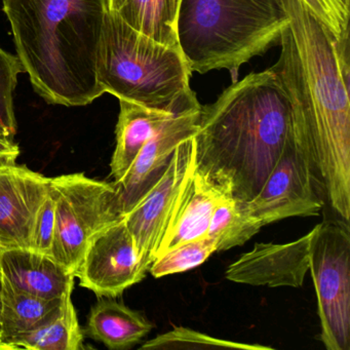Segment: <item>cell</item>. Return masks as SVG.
<instances>
[{
	"mask_svg": "<svg viewBox=\"0 0 350 350\" xmlns=\"http://www.w3.org/2000/svg\"><path fill=\"white\" fill-rule=\"evenodd\" d=\"M280 3L288 23L271 70L288 98L295 142L315 183L349 222V36L336 40L302 0Z\"/></svg>",
	"mask_w": 350,
	"mask_h": 350,
	"instance_id": "obj_1",
	"label": "cell"
},
{
	"mask_svg": "<svg viewBox=\"0 0 350 350\" xmlns=\"http://www.w3.org/2000/svg\"><path fill=\"white\" fill-rule=\"evenodd\" d=\"M293 134L290 104L271 68L251 73L202 106L196 169L231 198L257 196Z\"/></svg>",
	"mask_w": 350,
	"mask_h": 350,
	"instance_id": "obj_2",
	"label": "cell"
},
{
	"mask_svg": "<svg viewBox=\"0 0 350 350\" xmlns=\"http://www.w3.org/2000/svg\"><path fill=\"white\" fill-rule=\"evenodd\" d=\"M16 52L46 103L89 105L103 95L97 60L107 0H3Z\"/></svg>",
	"mask_w": 350,
	"mask_h": 350,
	"instance_id": "obj_3",
	"label": "cell"
},
{
	"mask_svg": "<svg viewBox=\"0 0 350 350\" xmlns=\"http://www.w3.org/2000/svg\"><path fill=\"white\" fill-rule=\"evenodd\" d=\"M288 19L280 0H183L178 42L191 72L228 70L280 44Z\"/></svg>",
	"mask_w": 350,
	"mask_h": 350,
	"instance_id": "obj_4",
	"label": "cell"
},
{
	"mask_svg": "<svg viewBox=\"0 0 350 350\" xmlns=\"http://www.w3.org/2000/svg\"><path fill=\"white\" fill-rule=\"evenodd\" d=\"M104 93L148 107L169 108L189 92L192 72L181 49L151 40L108 10L97 60Z\"/></svg>",
	"mask_w": 350,
	"mask_h": 350,
	"instance_id": "obj_5",
	"label": "cell"
},
{
	"mask_svg": "<svg viewBox=\"0 0 350 350\" xmlns=\"http://www.w3.org/2000/svg\"><path fill=\"white\" fill-rule=\"evenodd\" d=\"M50 190L56 202L50 255L75 274L94 237L124 218L120 193L116 184L81 173L51 178Z\"/></svg>",
	"mask_w": 350,
	"mask_h": 350,
	"instance_id": "obj_6",
	"label": "cell"
},
{
	"mask_svg": "<svg viewBox=\"0 0 350 350\" xmlns=\"http://www.w3.org/2000/svg\"><path fill=\"white\" fill-rule=\"evenodd\" d=\"M310 266L327 350L350 349V230L348 221L327 219L314 227Z\"/></svg>",
	"mask_w": 350,
	"mask_h": 350,
	"instance_id": "obj_7",
	"label": "cell"
},
{
	"mask_svg": "<svg viewBox=\"0 0 350 350\" xmlns=\"http://www.w3.org/2000/svg\"><path fill=\"white\" fill-rule=\"evenodd\" d=\"M245 206L262 226L291 217L317 216L321 212L323 200L308 159L295 142L294 133L261 190Z\"/></svg>",
	"mask_w": 350,
	"mask_h": 350,
	"instance_id": "obj_8",
	"label": "cell"
},
{
	"mask_svg": "<svg viewBox=\"0 0 350 350\" xmlns=\"http://www.w3.org/2000/svg\"><path fill=\"white\" fill-rule=\"evenodd\" d=\"M200 105L192 92L145 143L126 175L116 182L124 215L130 212L167 171L176 148L196 134Z\"/></svg>",
	"mask_w": 350,
	"mask_h": 350,
	"instance_id": "obj_9",
	"label": "cell"
},
{
	"mask_svg": "<svg viewBox=\"0 0 350 350\" xmlns=\"http://www.w3.org/2000/svg\"><path fill=\"white\" fill-rule=\"evenodd\" d=\"M147 272L124 217L94 237L75 276L83 288L99 298H116L142 282Z\"/></svg>",
	"mask_w": 350,
	"mask_h": 350,
	"instance_id": "obj_10",
	"label": "cell"
},
{
	"mask_svg": "<svg viewBox=\"0 0 350 350\" xmlns=\"http://www.w3.org/2000/svg\"><path fill=\"white\" fill-rule=\"evenodd\" d=\"M194 161L193 137L176 148L173 159L159 182L142 200L124 215L141 263L148 270L154 261L157 247L182 182Z\"/></svg>",
	"mask_w": 350,
	"mask_h": 350,
	"instance_id": "obj_11",
	"label": "cell"
},
{
	"mask_svg": "<svg viewBox=\"0 0 350 350\" xmlns=\"http://www.w3.org/2000/svg\"><path fill=\"white\" fill-rule=\"evenodd\" d=\"M50 183L25 165H0V250H31L34 221Z\"/></svg>",
	"mask_w": 350,
	"mask_h": 350,
	"instance_id": "obj_12",
	"label": "cell"
},
{
	"mask_svg": "<svg viewBox=\"0 0 350 350\" xmlns=\"http://www.w3.org/2000/svg\"><path fill=\"white\" fill-rule=\"evenodd\" d=\"M314 229L286 243H258L227 268L226 278L237 284L269 288H300L310 266Z\"/></svg>",
	"mask_w": 350,
	"mask_h": 350,
	"instance_id": "obj_13",
	"label": "cell"
},
{
	"mask_svg": "<svg viewBox=\"0 0 350 350\" xmlns=\"http://www.w3.org/2000/svg\"><path fill=\"white\" fill-rule=\"evenodd\" d=\"M227 198L231 196L196 169L194 157L170 213L155 258L182 243L206 237L214 211Z\"/></svg>",
	"mask_w": 350,
	"mask_h": 350,
	"instance_id": "obj_14",
	"label": "cell"
},
{
	"mask_svg": "<svg viewBox=\"0 0 350 350\" xmlns=\"http://www.w3.org/2000/svg\"><path fill=\"white\" fill-rule=\"evenodd\" d=\"M0 268L14 288L40 298H62L75 286V273L52 256L33 250H0Z\"/></svg>",
	"mask_w": 350,
	"mask_h": 350,
	"instance_id": "obj_15",
	"label": "cell"
},
{
	"mask_svg": "<svg viewBox=\"0 0 350 350\" xmlns=\"http://www.w3.org/2000/svg\"><path fill=\"white\" fill-rule=\"evenodd\" d=\"M192 92L190 90L175 105L169 108L148 107L120 100V116L116 129V146L110 163L114 183L122 179L145 143Z\"/></svg>",
	"mask_w": 350,
	"mask_h": 350,
	"instance_id": "obj_16",
	"label": "cell"
},
{
	"mask_svg": "<svg viewBox=\"0 0 350 350\" xmlns=\"http://www.w3.org/2000/svg\"><path fill=\"white\" fill-rule=\"evenodd\" d=\"M152 329L153 323L144 314L112 298L100 299L88 319L89 337L113 350L133 347Z\"/></svg>",
	"mask_w": 350,
	"mask_h": 350,
	"instance_id": "obj_17",
	"label": "cell"
},
{
	"mask_svg": "<svg viewBox=\"0 0 350 350\" xmlns=\"http://www.w3.org/2000/svg\"><path fill=\"white\" fill-rule=\"evenodd\" d=\"M183 0H107L108 10L151 40L180 49L178 19Z\"/></svg>",
	"mask_w": 350,
	"mask_h": 350,
	"instance_id": "obj_18",
	"label": "cell"
},
{
	"mask_svg": "<svg viewBox=\"0 0 350 350\" xmlns=\"http://www.w3.org/2000/svg\"><path fill=\"white\" fill-rule=\"evenodd\" d=\"M0 310V345L13 349L11 342L48 321L60 307L62 298L46 299L14 288L3 278Z\"/></svg>",
	"mask_w": 350,
	"mask_h": 350,
	"instance_id": "obj_19",
	"label": "cell"
},
{
	"mask_svg": "<svg viewBox=\"0 0 350 350\" xmlns=\"http://www.w3.org/2000/svg\"><path fill=\"white\" fill-rule=\"evenodd\" d=\"M73 288L62 297L58 310L42 325L11 342L13 349L79 350L83 349V329L71 299Z\"/></svg>",
	"mask_w": 350,
	"mask_h": 350,
	"instance_id": "obj_20",
	"label": "cell"
},
{
	"mask_svg": "<svg viewBox=\"0 0 350 350\" xmlns=\"http://www.w3.org/2000/svg\"><path fill=\"white\" fill-rule=\"evenodd\" d=\"M262 227L250 214L245 202L227 198L214 211L206 237L214 241L216 252H224L245 245Z\"/></svg>",
	"mask_w": 350,
	"mask_h": 350,
	"instance_id": "obj_21",
	"label": "cell"
},
{
	"mask_svg": "<svg viewBox=\"0 0 350 350\" xmlns=\"http://www.w3.org/2000/svg\"><path fill=\"white\" fill-rule=\"evenodd\" d=\"M216 253V245L208 237L182 243L157 256L149 267L155 278L188 271L198 267Z\"/></svg>",
	"mask_w": 350,
	"mask_h": 350,
	"instance_id": "obj_22",
	"label": "cell"
},
{
	"mask_svg": "<svg viewBox=\"0 0 350 350\" xmlns=\"http://www.w3.org/2000/svg\"><path fill=\"white\" fill-rule=\"evenodd\" d=\"M196 349V348H233V349L267 350L271 347L252 344L239 343V342L228 341L218 339L213 336L200 333L196 329L185 327H175L172 331L163 335L157 336L153 339L145 342L141 349Z\"/></svg>",
	"mask_w": 350,
	"mask_h": 350,
	"instance_id": "obj_23",
	"label": "cell"
},
{
	"mask_svg": "<svg viewBox=\"0 0 350 350\" xmlns=\"http://www.w3.org/2000/svg\"><path fill=\"white\" fill-rule=\"evenodd\" d=\"M21 73L25 70L18 57L0 48V138L14 140L17 134L13 95Z\"/></svg>",
	"mask_w": 350,
	"mask_h": 350,
	"instance_id": "obj_24",
	"label": "cell"
},
{
	"mask_svg": "<svg viewBox=\"0 0 350 350\" xmlns=\"http://www.w3.org/2000/svg\"><path fill=\"white\" fill-rule=\"evenodd\" d=\"M336 40L349 36V8L342 0H302Z\"/></svg>",
	"mask_w": 350,
	"mask_h": 350,
	"instance_id": "obj_25",
	"label": "cell"
},
{
	"mask_svg": "<svg viewBox=\"0 0 350 350\" xmlns=\"http://www.w3.org/2000/svg\"><path fill=\"white\" fill-rule=\"evenodd\" d=\"M55 210L56 202L50 190L34 221L31 235V250L33 251L50 255L54 241Z\"/></svg>",
	"mask_w": 350,
	"mask_h": 350,
	"instance_id": "obj_26",
	"label": "cell"
},
{
	"mask_svg": "<svg viewBox=\"0 0 350 350\" xmlns=\"http://www.w3.org/2000/svg\"><path fill=\"white\" fill-rule=\"evenodd\" d=\"M20 155V148L14 140L0 138V161L13 165Z\"/></svg>",
	"mask_w": 350,
	"mask_h": 350,
	"instance_id": "obj_27",
	"label": "cell"
},
{
	"mask_svg": "<svg viewBox=\"0 0 350 350\" xmlns=\"http://www.w3.org/2000/svg\"><path fill=\"white\" fill-rule=\"evenodd\" d=\"M3 273H1V268H0V310H1V293H3Z\"/></svg>",
	"mask_w": 350,
	"mask_h": 350,
	"instance_id": "obj_28",
	"label": "cell"
},
{
	"mask_svg": "<svg viewBox=\"0 0 350 350\" xmlns=\"http://www.w3.org/2000/svg\"><path fill=\"white\" fill-rule=\"evenodd\" d=\"M342 1H343V3L349 8V0H342Z\"/></svg>",
	"mask_w": 350,
	"mask_h": 350,
	"instance_id": "obj_29",
	"label": "cell"
},
{
	"mask_svg": "<svg viewBox=\"0 0 350 350\" xmlns=\"http://www.w3.org/2000/svg\"><path fill=\"white\" fill-rule=\"evenodd\" d=\"M8 165V163H3V161H0V165Z\"/></svg>",
	"mask_w": 350,
	"mask_h": 350,
	"instance_id": "obj_30",
	"label": "cell"
}]
</instances>
